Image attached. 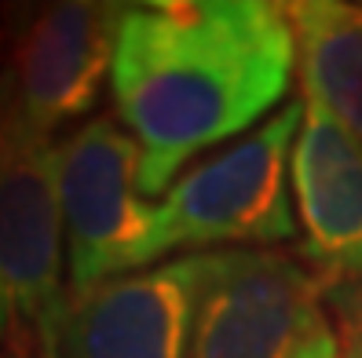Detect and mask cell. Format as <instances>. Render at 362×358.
Listing matches in <instances>:
<instances>
[{
	"label": "cell",
	"mask_w": 362,
	"mask_h": 358,
	"mask_svg": "<svg viewBox=\"0 0 362 358\" xmlns=\"http://www.w3.org/2000/svg\"><path fill=\"white\" fill-rule=\"evenodd\" d=\"M202 270L190 252L70 297L45 358H187Z\"/></svg>",
	"instance_id": "obj_7"
},
{
	"label": "cell",
	"mask_w": 362,
	"mask_h": 358,
	"mask_svg": "<svg viewBox=\"0 0 362 358\" xmlns=\"http://www.w3.org/2000/svg\"><path fill=\"white\" fill-rule=\"evenodd\" d=\"M318 275L279 249L205 252L187 358H296L326 322Z\"/></svg>",
	"instance_id": "obj_5"
},
{
	"label": "cell",
	"mask_w": 362,
	"mask_h": 358,
	"mask_svg": "<svg viewBox=\"0 0 362 358\" xmlns=\"http://www.w3.org/2000/svg\"><path fill=\"white\" fill-rule=\"evenodd\" d=\"M300 124L304 99L286 102L223 154L187 168L158 205L146 267L165 256L176 260L180 249L274 245L300 234L289 208V165Z\"/></svg>",
	"instance_id": "obj_2"
},
{
	"label": "cell",
	"mask_w": 362,
	"mask_h": 358,
	"mask_svg": "<svg viewBox=\"0 0 362 358\" xmlns=\"http://www.w3.org/2000/svg\"><path fill=\"white\" fill-rule=\"evenodd\" d=\"M289 179L304 260L322 289L362 285V143L308 95Z\"/></svg>",
	"instance_id": "obj_8"
},
{
	"label": "cell",
	"mask_w": 362,
	"mask_h": 358,
	"mask_svg": "<svg viewBox=\"0 0 362 358\" xmlns=\"http://www.w3.org/2000/svg\"><path fill=\"white\" fill-rule=\"evenodd\" d=\"M4 26H8V11H0V55H4Z\"/></svg>",
	"instance_id": "obj_12"
},
{
	"label": "cell",
	"mask_w": 362,
	"mask_h": 358,
	"mask_svg": "<svg viewBox=\"0 0 362 358\" xmlns=\"http://www.w3.org/2000/svg\"><path fill=\"white\" fill-rule=\"evenodd\" d=\"M70 297L146 270L158 205L139 191V143L95 117L55 146Z\"/></svg>",
	"instance_id": "obj_4"
},
{
	"label": "cell",
	"mask_w": 362,
	"mask_h": 358,
	"mask_svg": "<svg viewBox=\"0 0 362 358\" xmlns=\"http://www.w3.org/2000/svg\"><path fill=\"white\" fill-rule=\"evenodd\" d=\"M121 11L124 4L99 0L8 11L0 95L26 121V129L52 139L70 121L95 110L114 70Z\"/></svg>",
	"instance_id": "obj_6"
},
{
	"label": "cell",
	"mask_w": 362,
	"mask_h": 358,
	"mask_svg": "<svg viewBox=\"0 0 362 358\" xmlns=\"http://www.w3.org/2000/svg\"><path fill=\"white\" fill-rule=\"evenodd\" d=\"M282 8L296 33L304 95L362 143V4L300 0Z\"/></svg>",
	"instance_id": "obj_9"
},
{
	"label": "cell",
	"mask_w": 362,
	"mask_h": 358,
	"mask_svg": "<svg viewBox=\"0 0 362 358\" xmlns=\"http://www.w3.org/2000/svg\"><path fill=\"white\" fill-rule=\"evenodd\" d=\"M326 304L333 307L340 326V358H362V285L329 289Z\"/></svg>",
	"instance_id": "obj_10"
},
{
	"label": "cell",
	"mask_w": 362,
	"mask_h": 358,
	"mask_svg": "<svg viewBox=\"0 0 362 358\" xmlns=\"http://www.w3.org/2000/svg\"><path fill=\"white\" fill-rule=\"evenodd\" d=\"M296 33L267 0L124 4L114 44V107L139 143L143 198L173 186L205 146L264 121L289 95Z\"/></svg>",
	"instance_id": "obj_1"
},
{
	"label": "cell",
	"mask_w": 362,
	"mask_h": 358,
	"mask_svg": "<svg viewBox=\"0 0 362 358\" xmlns=\"http://www.w3.org/2000/svg\"><path fill=\"white\" fill-rule=\"evenodd\" d=\"M8 358H37V354L26 351V347H15V351H8Z\"/></svg>",
	"instance_id": "obj_13"
},
{
	"label": "cell",
	"mask_w": 362,
	"mask_h": 358,
	"mask_svg": "<svg viewBox=\"0 0 362 358\" xmlns=\"http://www.w3.org/2000/svg\"><path fill=\"white\" fill-rule=\"evenodd\" d=\"M55 146L0 95V347L37 358L48 354L70 307Z\"/></svg>",
	"instance_id": "obj_3"
},
{
	"label": "cell",
	"mask_w": 362,
	"mask_h": 358,
	"mask_svg": "<svg viewBox=\"0 0 362 358\" xmlns=\"http://www.w3.org/2000/svg\"><path fill=\"white\" fill-rule=\"evenodd\" d=\"M296 358H340V340H337V333H333V329H322Z\"/></svg>",
	"instance_id": "obj_11"
}]
</instances>
